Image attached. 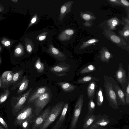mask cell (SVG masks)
Here are the masks:
<instances>
[{
	"label": "cell",
	"instance_id": "cell-1",
	"mask_svg": "<svg viewBox=\"0 0 129 129\" xmlns=\"http://www.w3.org/2000/svg\"><path fill=\"white\" fill-rule=\"evenodd\" d=\"M104 86L107 98L111 106L115 109L118 108V100L111 82L108 78L104 76Z\"/></svg>",
	"mask_w": 129,
	"mask_h": 129
},
{
	"label": "cell",
	"instance_id": "cell-2",
	"mask_svg": "<svg viewBox=\"0 0 129 129\" xmlns=\"http://www.w3.org/2000/svg\"><path fill=\"white\" fill-rule=\"evenodd\" d=\"M64 103L60 102L55 105L50 112L44 122L39 129H46L56 119L62 111Z\"/></svg>",
	"mask_w": 129,
	"mask_h": 129
},
{
	"label": "cell",
	"instance_id": "cell-3",
	"mask_svg": "<svg viewBox=\"0 0 129 129\" xmlns=\"http://www.w3.org/2000/svg\"><path fill=\"white\" fill-rule=\"evenodd\" d=\"M35 116H36L35 107L30 105L26 106L18 113L15 118L14 124L16 125H20L24 120Z\"/></svg>",
	"mask_w": 129,
	"mask_h": 129
},
{
	"label": "cell",
	"instance_id": "cell-4",
	"mask_svg": "<svg viewBox=\"0 0 129 129\" xmlns=\"http://www.w3.org/2000/svg\"><path fill=\"white\" fill-rule=\"evenodd\" d=\"M51 99L50 94L49 92H46L35 100L34 102V106L36 114L37 117L49 102Z\"/></svg>",
	"mask_w": 129,
	"mask_h": 129
},
{
	"label": "cell",
	"instance_id": "cell-5",
	"mask_svg": "<svg viewBox=\"0 0 129 129\" xmlns=\"http://www.w3.org/2000/svg\"><path fill=\"white\" fill-rule=\"evenodd\" d=\"M83 96L79 97L75 105L73 115L71 123L70 129H75L80 114L83 102Z\"/></svg>",
	"mask_w": 129,
	"mask_h": 129
},
{
	"label": "cell",
	"instance_id": "cell-6",
	"mask_svg": "<svg viewBox=\"0 0 129 129\" xmlns=\"http://www.w3.org/2000/svg\"><path fill=\"white\" fill-rule=\"evenodd\" d=\"M129 76L128 73L127 78L125 70L121 63H119L118 69L116 72L115 77L117 82L121 85L124 90L126 88V85L129 81Z\"/></svg>",
	"mask_w": 129,
	"mask_h": 129
},
{
	"label": "cell",
	"instance_id": "cell-7",
	"mask_svg": "<svg viewBox=\"0 0 129 129\" xmlns=\"http://www.w3.org/2000/svg\"><path fill=\"white\" fill-rule=\"evenodd\" d=\"M50 111V107H48L41 115L36 117L31 125V129H39L44 122Z\"/></svg>",
	"mask_w": 129,
	"mask_h": 129
},
{
	"label": "cell",
	"instance_id": "cell-8",
	"mask_svg": "<svg viewBox=\"0 0 129 129\" xmlns=\"http://www.w3.org/2000/svg\"><path fill=\"white\" fill-rule=\"evenodd\" d=\"M32 90V88H30L23 94L17 98V100L13 107V111L18 113L23 108L24 104Z\"/></svg>",
	"mask_w": 129,
	"mask_h": 129
},
{
	"label": "cell",
	"instance_id": "cell-9",
	"mask_svg": "<svg viewBox=\"0 0 129 129\" xmlns=\"http://www.w3.org/2000/svg\"><path fill=\"white\" fill-rule=\"evenodd\" d=\"M14 74V73L10 71H6L3 73L1 78L3 84V88L8 87L12 84Z\"/></svg>",
	"mask_w": 129,
	"mask_h": 129
},
{
	"label": "cell",
	"instance_id": "cell-10",
	"mask_svg": "<svg viewBox=\"0 0 129 129\" xmlns=\"http://www.w3.org/2000/svg\"><path fill=\"white\" fill-rule=\"evenodd\" d=\"M47 52L58 60H64L66 59V56L64 54L60 52L51 44L49 45Z\"/></svg>",
	"mask_w": 129,
	"mask_h": 129
},
{
	"label": "cell",
	"instance_id": "cell-11",
	"mask_svg": "<svg viewBox=\"0 0 129 129\" xmlns=\"http://www.w3.org/2000/svg\"><path fill=\"white\" fill-rule=\"evenodd\" d=\"M73 3V1L68 2L61 6L59 17V21L62 20L66 15L71 11V8Z\"/></svg>",
	"mask_w": 129,
	"mask_h": 129
},
{
	"label": "cell",
	"instance_id": "cell-12",
	"mask_svg": "<svg viewBox=\"0 0 129 129\" xmlns=\"http://www.w3.org/2000/svg\"><path fill=\"white\" fill-rule=\"evenodd\" d=\"M115 83L113 84V86L112 85L117 98L122 105H125L126 104L125 98V94L118 84L116 82Z\"/></svg>",
	"mask_w": 129,
	"mask_h": 129
},
{
	"label": "cell",
	"instance_id": "cell-13",
	"mask_svg": "<svg viewBox=\"0 0 129 129\" xmlns=\"http://www.w3.org/2000/svg\"><path fill=\"white\" fill-rule=\"evenodd\" d=\"M68 106V104L67 103H66L64 105L59 118L51 129H58L61 126L65 120Z\"/></svg>",
	"mask_w": 129,
	"mask_h": 129
},
{
	"label": "cell",
	"instance_id": "cell-14",
	"mask_svg": "<svg viewBox=\"0 0 129 129\" xmlns=\"http://www.w3.org/2000/svg\"><path fill=\"white\" fill-rule=\"evenodd\" d=\"M47 90V88L46 87L39 88L29 98L28 103L33 102L36 99L46 92Z\"/></svg>",
	"mask_w": 129,
	"mask_h": 129
},
{
	"label": "cell",
	"instance_id": "cell-15",
	"mask_svg": "<svg viewBox=\"0 0 129 129\" xmlns=\"http://www.w3.org/2000/svg\"><path fill=\"white\" fill-rule=\"evenodd\" d=\"M74 31L71 29H67L63 30L59 35L58 38L61 41H66L69 40L74 34Z\"/></svg>",
	"mask_w": 129,
	"mask_h": 129
},
{
	"label": "cell",
	"instance_id": "cell-16",
	"mask_svg": "<svg viewBox=\"0 0 129 129\" xmlns=\"http://www.w3.org/2000/svg\"><path fill=\"white\" fill-rule=\"evenodd\" d=\"M29 81L27 76H24L22 78L19 84V87L17 91V94L21 93L26 89L28 87Z\"/></svg>",
	"mask_w": 129,
	"mask_h": 129
},
{
	"label": "cell",
	"instance_id": "cell-17",
	"mask_svg": "<svg viewBox=\"0 0 129 129\" xmlns=\"http://www.w3.org/2000/svg\"><path fill=\"white\" fill-rule=\"evenodd\" d=\"M57 84L59 85L65 92H71L76 88V87L69 83L66 82H60L57 83Z\"/></svg>",
	"mask_w": 129,
	"mask_h": 129
},
{
	"label": "cell",
	"instance_id": "cell-18",
	"mask_svg": "<svg viewBox=\"0 0 129 129\" xmlns=\"http://www.w3.org/2000/svg\"><path fill=\"white\" fill-rule=\"evenodd\" d=\"M96 86L94 81L90 82L87 88V93L88 97L89 99L94 98Z\"/></svg>",
	"mask_w": 129,
	"mask_h": 129
},
{
	"label": "cell",
	"instance_id": "cell-19",
	"mask_svg": "<svg viewBox=\"0 0 129 129\" xmlns=\"http://www.w3.org/2000/svg\"><path fill=\"white\" fill-rule=\"evenodd\" d=\"M37 117L34 116L26 119L22 122L20 125L23 129H29Z\"/></svg>",
	"mask_w": 129,
	"mask_h": 129
},
{
	"label": "cell",
	"instance_id": "cell-20",
	"mask_svg": "<svg viewBox=\"0 0 129 129\" xmlns=\"http://www.w3.org/2000/svg\"><path fill=\"white\" fill-rule=\"evenodd\" d=\"M95 119L94 115L89 114L86 115L83 126V129H87Z\"/></svg>",
	"mask_w": 129,
	"mask_h": 129
},
{
	"label": "cell",
	"instance_id": "cell-21",
	"mask_svg": "<svg viewBox=\"0 0 129 129\" xmlns=\"http://www.w3.org/2000/svg\"><path fill=\"white\" fill-rule=\"evenodd\" d=\"M99 80L96 77L90 76H88L80 78L76 82L78 84H82L93 81H98Z\"/></svg>",
	"mask_w": 129,
	"mask_h": 129
},
{
	"label": "cell",
	"instance_id": "cell-22",
	"mask_svg": "<svg viewBox=\"0 0 129 129\" xmlns=\"http://www.w3.org/2000/svg\"><path fill=\"white\" fill-rule=\"evenodd\" d=\"M24 51L23 45L21 43L18 44L15 47L14 51V56L18 57L21 56L24 54Z\"/></svg>",
	"mask_w": 129,
	"mask_h": 129
},
{
	"label": "cell",
	"instance_id": "cell-23",
	"mask_svg": "<svg viewBox=\"0 0 129 129\" xmlns=\"http://www.w3.org/2000/svg\"><path fill=\"white\" fill-rule=\"evenodd\" d=\"M111 57V54L109 51L107 50H104L101 52L99 58L102 62H108Z\"/></svg>",
	"mask_w": 129,
	"mask_h": 129
},
{
	"label": "cell",
	"instance_id": "cell-24",
	"mask_svg": "<svg viewBox=\"0 0 129 129\" xmlns=\"http://www.w3.org/2000/svg\"><path fill=\"white\" fill-rule=\"evenodd\" d=\"M24 41L26 50L27 52L30 54L32 52L34 48L33 42L27 38H26Z\"/></svg>",
	"mask_w": 129,
	"mask_h": 129
},
{
	"label": "cell",
	"instance_id": "cell-25",
	"mask_svg": "<svg viewBox=\"0 0 129 129\" xmlns=\"http://www.w3.org/2000/svg\"><path fill=\"white\" fill-rule=\"evenodd\" d=\"M96 95L97 104L98 106H100L102 105L104 100L103 89L101 87H100L96 93Z\"/></svg>",
	"mask_w": 129,
	"mask_h": 129
},
{
	"label": "cell",
	"instance_id": "cell-26",
	"mask_svg": "<svg viewBox=\"0 0 129 129\" xmlns=\"http://www.w3.org/2000/svg\"><path fill=\"white\" fill-rule=\"evenodd\" d=\"M35 67L39 73H42L44 71V64L41 62L40 58H39L36 61L35 64Z\"/></svg>",
	"mask_w": 129,
	"mask_h": 129
},
{
	"label": "cell",
	"instance_id": "cell-27",
	"mask_svg": "<svg viewBox=\"0 0 129 129\" xmlns=\"http://www.w3.org/2000/svg\"><path fill=\"white\" fill-rule=\"evenodd\" d=\"M69 68L62 66H56L52 67L50 69L51 71L57 72H61L67 71Z\"/></svg>",
	"mask_w": 129,
	"mask_h": 129
},
{
	"label": "cell",
	"instance_id": "cell-28",
	"mask_svg": "<svg viewBox=\"0 0 129 129\" xmlns=\"http://www.w3.org/2000/svg\"><path fill=\"white\" fill-rule=\"evenodd\" d=\"M23 72V70H21L15 72L14 73L12 78V84L16 83L19 80L22 79L21 78Z\"/></svg>",
	"mask_w": 129,
	"mask_h": 129
},
{
	"label": "cell",
	"instance_id": "cell-29",
	"mask_svg": "<svg viewBox=\"0 0 129 129\" xmlns=\"http://www.w3.org/2000/svg\"><path fill=\"white\" fill-rule=\"evenodd\" d=\"M95 66L93 65L90 64L82 69L80 71L81 74H85L92 72L95 70Z\"/></svg>",
	"mask_w": 129,
	"mask_h": 129
},
{
	"label": "cell",
	"instance_id": "cell-30",
	"mask_svg": "<svg viewBox=\"0 0 129 129\" xmlns=\"http://www.w3.org/2000/svg\"><path fill=\"white\" fill-rule=\"evenodd\" d=\"M109 121L104 119H103L96 122L91 126V128H94L99 126H105L107 125L109 123Z\"/></svg>",
	"mask_w": 129,
	"mask_h": 129
},
{
	"label": "cell",
	"instance_id": "cell-31",
	"mask_svg": "<svg viewBox=\"0 0 129 129\" xmlns=\"http://www.w3.org/2000/svg\"><path fill=\"white\" fill-rule=\"evenodd\" d=\"M10 93V92L9 89H5L0 96V104L4 102L7 100Z\"/></svg>",
	"mask_w": 129,
	"mask_h": 129
},
{
	"label": "cell",
	"instance_id": "cell-32",
	"mask_svg": "<svg viewBox=\"0 0 129 129\" xmlns=\"http://www.w3.org/2000/svg\"><path fill=\"white\" fill-rule=\"evenodd\" d=\"M93 98H90L88 106V113L89 114H92L95 109V105L93 101Z\"/></svg>",
	"mask_w": 129,
	"mask_h": 129
},
{
	"label": "cell",
	"instance_id": "cell-33",
	"mask_svg": "<svg viewBox=\"0 0 129 129\" xmlns=\"http://www.w3.org/2000/svg\"><path fill=\"white\" fill-rule=\"evenodd\" d=\"M99 41L98 40L94 39H90L86 42H83L80 46V48L81 49H83L95 43L98 42Z\"/></svg>",
	"mask_w": 129,
	"mask_h": 129
},
{
	"label": "cell",
	"instance_id": "cell-34",
	"mask_svg": "<svg viewBox=\"0 0 129 129\" xmlns=\"http://www.w3.org/2000/svg\"><path fill=\"white\" fill-rule=\"evenodd\" d=\"M1 43L4 46L7 47H10L12 44V42L6 38H2L1 41Z\"/></svg>",
	"mask_w": 129,
	"mask_h": 129
},
{
	"label": "cell",
	"instance_id": "cell-35",
	"mask_svg": "<svg viewBox=\"0 0 129 129\" xmlns=\"http://www.w3.org/2000/svg\"><path fill=\"white\" fill-rule=\"evenodd\" d=\"M125 95V101L126 104H129V81L126 88Z\"/></svg>",
	"mask_w": 129,
	"mask_h": 129
},
{
	"label": "cell",
	"instance_id": "cell-36",
	"mask_svg": "<svg viewBox=\"0 0 129 129\" xmlns=\"http://www.w3.org/2000/svg\"><path fill=\"white\" fill-rule=\"evenodd\" d=\"M47 32H44L38 35L37 37V39L39 41H42L44 40L46 38Z\"/></svg>",
	"mask_w": 129,
	"mask_h": 129
},
{
	"label": "cell",
	"instance_id": "cell-37",
	"mask_svg": "<svg viewBox=\"0 0 129 129\" xmlns=\"http://www.w3.org/2000/svg\"><path fill=\"white\" fill-rule=\"evenodd\" d=\"M38 18V16L37 14H35L32 18L27 27V29L32 25L34 24L37 21Z\"/></svg>",
	"mask_w": 129,
	"mask_h": 129
},
{
	"label": "cell",
	"instance_id": "cell-38",
	"mask_svg": "<svg viewBox=\"0 0 129 129\" xmlns=\"http://www.w3.org/2000/svg\"><path fill=\"white\" fill-rule=\"evenodd\" d=\"M111 40L115 43H118L120 42V40L118 37L115 35H112L110 37Z\"/></svg>",
	"mask_w": 129,
	"mask_h": 129
},
{
	"label": "cell",
	"instance_id": "cell-39",
	"mask_svg": "<svg viewBox=\"0 0 129 129\" xmlns=\"http://www.w3.org/2000/svg\"><path fill=\"white\" fill-rule=\"evenodd\" d=\"M81 16L83 19L86 20H89L91 18V16L87 14H84Z\"/></svg>",
	"mask_w": 129,
	"mask_h": 129
},
{
	"label": "cell",
	"instance_id": "cell-40",
	"mask_svg": "<svg viewBox=\"0 0 129 129\" xmlns=\"http://www.w3.org/2000/svg\"><path fill=\"white\" fill-rule=\"evenodd\" d=\"M0 122L5 127L6 129H9L8 126L5 121L0 116Z\"/></svg>",
	"mask_w": 129,
	"mask_h": 129
},
{
	"label": "cell",
	"instance_id": "cell-41",
	"mask_svg": "<svg viewBox=\"0 0 129 129\" xmlns=\"http://www.w3.org/2000/svg\"><path fill=\"white\" fill-rule=\"evenodd\" d=\"M118 21L116 19H114L112 21L111 23L112 27H115L118 24Z\"/></svg>",
	"mask_w": 129,
	"mask_h": 129
},
{
	"label": "cell",
	"instance_id": "cell-42",
	"mask_svg": "<svg viewBox=\"0 0 129 129\" xmlns=\"http://www.w3.org/2000/svg\"><path fill=\"white\" fill-rule=\"evenodd\" d=\"M121 3L124 6L128 7L129 6L128 2L126 0H121L120 1Z\"/></svg>",
	"mask_w": 129,
	"mask_h": 129
},
{
	"label": "cell",
	"instance_id": "cell-43",
	"mask_svg": "<svg viewBox=\"0 0 129 129\" xmlns=\"http://www.w3.org/2000/svg\"><path fill=\"white\" fill-rule=\"evenodd\" d=\"M129 35V31L127 29L123 33V36L125 37H128Z\"/></svg>",
	"mask_w": 129,
	"mask_h": 129
},
{
	"label": "cell",
	"instance_id": "cell-44",
	"mask_svg": "<svg viewBox=\"0 0 129 129\" xmlns=\"http://www.w3.org/2000/svg\"><path fill=\"white\" fill-rule=\"evenodd\" d=\"M4 10V8L3 6L0 4V12H3Z\"/></svg>",
	"mask_w": 129,
	"mask_h": 129
},
{
	"label": "cell",
	"instance_id": "cell-45",
	"mask_svg": "<svg viewBox=\"0 0 129 129\" xmlns=\"http://www.w3.org/2000/svg\"><path fill=\"white\" fill-rule=\"evenodd\" d=\"M3 82L1 79V78L0 79V88H3Z\"/></svg>",
	"mask_w": 129,
	"mask_h": 129
},
{
	"label": "cell",
	"instance_id": "cell-46",
	"mask_svg": "<svg viewBox=\"0 0 129 129\" xmlns=\"http://www.w3.org/2000/svg\"><path fill=\"white\" fill-rule=\"evenodd\" d=\"M11 1L15 3H17L18 2L17 0H11Z\"/></svg>",
	"mask_w": 129,
	"mask_h": 129
},
{
	"label": "cell",
	"instance_id": "cell-47",
	"mask_svg": "<svg viewBox=\"0 0 129 129\" xmlns=\"http://www.w3.org/2000/svg\"><path fill=\"white\" fill-rule=\"evenodd\" d=\"M0 129H5L3 126L0 125Z\"/></svg>",
	"mask_w": 129,
	"mask_h": 129
},
{
	"label": "cell",
	"instance_id": "cell-48",
	"mask_svg": "<svg viewBox=\"0 0 129 129\" xmlns=\"http://www.w3.org/2000/svg\"><path fill=\"white\" fill-rule=\"evenodd\" d=\"M2 49V47L1 46H0V52H1Z\"/></svg>",
	"mask_w": 129,
	"mask_h": 129
},
{
	"label": "cell",
	"instance_id": "cell-49",
	"mask_svg": "<svg viewBox=\"0 0 129 129\" xmlns=\"http://www.w3.org/2000/svg\"><path fill=\"white\" fill-rule=\"evenodd\" d=\"M1 57H0V64L1 63Z\"/></svg>",
	"mask_w": 129,
	"mask_h": 129
},
{
	"label": "cell",
	"instance_id": "cell-50",
	"mask_svg": "<svg viewBox=\"0 0 129 129\" xmlns=\"http://www.w3.org/2000/svg\"><path fill=\"white\" fill-rule=\"evenodd\" d=\"M1 17L0 16V19H1Z\"/></svg>",
	"mask_w": 129,
	"mask_h": 129
},
{
	"label": "cell",
	"instance_id": "cell-51",
	"mask_svg": "<svg viewBox=\"0 0 129 129\" xmlns=\"http://www.w3.org/2000/svg\"><path fill=\"white\" fill-rule=\"evenodd\" d=\"M1 78V76H0V79Z\"/></svg>",
	"mask_w": 129,
	"mask_h": 129
},
{
	"label": "cell",
	"instance_id": "cell-52",
	"mask_svg": "<svg viewBox=\"0 0 129 129\" xmlns=\"http://www.w3.org/2000/svg\"><path fill=\"white\" fill-rule=\"evenodd\" d=\"M1 94H0V96H1Z\"/></svg>",
	"mask_w": 129,
	"mask_h": 129
}]
</instances>
